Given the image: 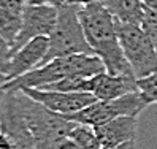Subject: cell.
Wrapping results in <instances>:
<instances>
[{
	"mask_svg": "<svg viewBox=\"0 0 157 149\" xmlns=\"http://www.w3.org/2000/svg\"><path fill=\"white\" fill-rule=\"evenodd\" d=\"M78 14L92 54L103 62L105 71L135 76L119 43L116 17L103 6V3L98 0L90 5L79 6Z\"/></svg>",
	"mask_w": 157,
	"mask_h": 149,
	"instance_id": "obj_1",
	"label": "cell"
},
{
	"mask_svg": "<svg viewBox=\"0 0 157 149\" xmlns=\"http://www.w3.org/2000/svg\"><path fill=\"white\" fill-rule=\"evenodd\" d=\"M105 71V65L94 54H73L67 57H57L40 65L22 76L11 79L5 84L6 92H17L27 87L41 89L67 76H84L92 78Z\"/></svg>",
	"mask_w": 157,
	"mask_h": 149,
	"instance_id": "obj_2",
	"label": "cell"
},
{
	"mask_svg": "<svg viewBox=\"0 0 157 149\" xmlns=\"http://www.w3.org/2000/svg\"><path fill=\"white\" fill-rule=\"evenodd\" d=\"M16 105L24 117L27 128L30 130L36 149H56V146L70 136L75 122L35 101L22 90L11 92Z\"/></svg>",
	"mask_w": 157,
	"mask_h": 149,
	"instance_id": "obj_3",
	"label": "cell"
},
{
	"mask_svg": "<svg viewBox=\"0 0 157 149\" xmlns=\"http://www.w3.org/2000/svg\"><path fill=\"white\" fill-rule=\"evenodd\" d=\"M79 6L62 5L59 6L57 24L49 38V49L43 63L57 57H67L73 54H92V49L86 40L82 24L78 14Z\"/></svg>",
	"mask_w": 157,
	"mask_h": 149,
	"instance_id": "obj_4",
	"label": "cell"
},
{
	"mask_svg": "<svg viewBox=\"0 0 157 149\" xmlns=\"http://www.w3.org/2000/svg\"><path fill=\"white\" fill-rule=\"evenodd\" d=\"M119 43L136 79L157 73V49L141 25L116 19Z\"/></svg>",
	"mask_w": 157,
	"mask_h": 149,
	"instance_id": "obj_5",
	"label": "cell"
},
{
	"mask_svg": "<svg viewBox=\"0 0 157 149\" xmlns=\"http://www.w3.org/2000/svg\"><path fill=\"white\" fill-rule=\"evenodd\" d=\"M149 105L151 103L144 98V95L140 90H136L114 100H97L87 108L81 109L79 113L68 116L67 119L71 120V122L84 124L95 128L116 117H122V116L138 117L141 111L146 109Z\"/></svg>",
	"mask_w": 157,
	"mask_h": 149,
	"instance_id": "obj_6",
	"label": "cell"
},
{
	"mask_svg": "<svg viewBox=\"0 0 157 149\" xmlns=\"http://www.w3.org/2000/svg\"><path fill=\"white\" fill-rule=\"evenodd\" d=\"M59 8L46 3H32L29 2L24 8L22 27L21 32L14 40L11 51H17L29 41L38 38V36H49L57 24Z\"/></svg>",
	"mask_w": 157,
	"mask_h": 149,
	"instance_id": "obj_7",
	"label": "cell"
},
{
	"mask_svg": "<svg viewBox=\"0 0 157 149\" xmlns=\"http://www.w3.org/2000/svg\"><path fill=\"white\" fill-rule=\"evenodd\" d=\"M25 95H29L35 101L41 103L52 113H57L63 117L79 113L94 101H97L92 92H59V90H43L35 87L22 89Z\"/></svg>",
	"mask_w": 157,
	"mask_h": 149,
	"instance_id": "obj_8",
	"label": "cell"
},
{
	"mask_svg": "<svg viewBox=\"0 0 157 149\" xmlns=\"http://www.w3.org/2000/svg\"><path fill=\"white\" fill-rule=\"evenodd\" d=\"M48 49H49V38L48 36H38V38L24 44L17 51H14L10 60H8L6 67L2 71L3 76L6 78V82L43 65Z\"/></svg>",
	"mask_w": 157,
	"mask_h": 149,
	"instance_id": "obj_9",
	"label": "cell"
},
{
	"mask_svg": "<svg viewBox=\"0 0 157 149\" xmlns=\"http://www.w3.org/2000/svg\"><path fill=\"white\" fill-rule=\"evenodd\" d=\"M136 78L127 74H111L101 71L90 78V92L97 100H114L136 92Z\"/></svg>",
	"mask_w": 157,
	"mask_h": 149,
	"instance_id": "obj_10",
	"label": "cell"
},
{
	"mask_svg": "<svg viewBox=\"0 0 157 149\" xmlns=\"http://www.w3.org/2000/svg\"><path fill=\"white\" fill-rule=\"evenodd\" d=\"M138 127V117L122 116L109 122L95 127V133L105 149H116L122 144L135 141Z\"/></svg>",
	"mask_w": 157,
	"mask_h": 149,
	"instance_id": "obj_11",
	"label": "cell"
},
{
	"mask_svg": "<svg viewBox=\"0 0 157 149\" xmlns=\"http://www.w3.org/2000/svg\"><path fill=\"white\" fill-rule=\"evenodd\" d=\"M27 3V0H0V35L11 48L21 32L24 8Z\"/></svg>",
	"mask_w": 157,
	"mask_h": 149,
	"instance_id": "obj_12",
	"label": "cell"
},
{
	"mask_svg": "<svg viewBox=\"0 0 157 149\" xmlns=\"http://www.w3.org/2000/svg\"><path fill=\"white\" fill-rule=\"evenodd\" d=\"M100 2L119 22L135 25H141L147 8L143 0H100Z\"/></svg>",
	"mask_w": 157,
	"mask_h": 149,
	"instance_id": "obj_13",
	"label": "cell"
},
{
	"mask_svg": "<svg viewBox=\"0 0 157 149\" xmlns=\"http://www.w3.org/2000/svg\"><path fill=\"white\" fill-rule=\"evenodd\" d=\"M68 138H71L79 146V149H105L101 146L94 127H89L84 124L75 122V127L71 128Z\"/></svg>",
	"mask_w": 157,
	"mask_h": 149,
	"instance_id": "obj_14",
	"label": "cell"
},
{
	"mask_svg": "<svg viewBox=\"0 0 157 149\" xmlns=\"http://www.w3.org/2000/svg\"><path fill=\"white\" fill-rule=\"evenodd\" d=\"M43 90H59V92H90V78L84 76H67L52 84L41 87Z\"/></svg>",
	"mask_w": 157,
	"mask_h": 149,
	"instance_id": "obj_15",
	"label": "cell"
},
{
	"mask_svg": "<svg viewBox=\"0 0 157 149\" xmlns=\"http://www.w3.org/2000/svg\"><path fill=\"white\" fill-rule=\"evenodd\" d=\"M136 86H138V90L144 95V98L149 103L157 105V73H152L141 79H136Z\"/></svg>",
	"mask_w": 157,
	"mask_h": 149,
	"instance_id": "obj_16",
	"label": "cell"
},
{
	"mask_svg": "<svg viewBox=\"0 0 157 149\" xmlns=\"http://www.w3.org/2000/svg\"><path fill=\"white\" fill-rule=\"evenodd\" d=\"M141 27H143V30L147 33V36L151 38V41L154 43L155 49H157V10L146 8Z\"/></svg>",
	"mask_w": 157,
	"mask_h": 149,
	"instance_id": "obj_17",
	"label": "cell"
},
{
	"mask_svg": "<svg viewBox=\"0 0 157 149\" xmlns=\"http://www.w3.org/2000/svg\"><path fill=\"white\" fill-rule=\"evenodd\" d=\"M11 54H13L11 46L8 44V41L3 38L2 35H0V71H3V68L6 67V63H8V60H10Z\"/></svg>",
	"mask_w": 157,
	"mask_h": 149,
	"instance_id": "obj_18",
	"label": "cell"
},
{
	"mask_svg": "<svg viewBox=\"0 0 157 149\" xmlns=\"http://www.w3.org/2000/svg\"><path fill=\"white\" fill-rule=\"evenodd\" d=\"M56 149H79V146L73 141L71 138H65L56 146Z\"/></svg>",
	"mask_w": 157,
	"mask_h": 149,
	"instance_id": "obj_19",
	"label": "cell"
},
{
	"mask_svg": "<svg viewBox=\"0 0 157 149\" xmlns=\"http://www.w3.org/2000/svg\"><path fill=\"white\" fill-rule=\"evenodd\" d=\"M5 84H6V78L3 76V73L0 71V108H2L5 97H6V90H5Z\"/></svg>",
	"mask_w": 157,
	"mask_h": 149,
	"instance_id": "obj_20",
	"label": "cell"
},
{
	"mask_svg": "<svg viewBox=\"0 0 157 149\" xmlns=\"http://www.w3.org/2000/svg\"><path fill=\"white\" fill-rule=\"evenodd\" d=\"M0 149H14L11 139L8 138L3 132H0Z\"/></svg>",
	"mask_w": 157,
	"mask_h": 149,
	"instance_id": "obj_21",
	"label": "cell"
},
{
	"mask_svg": "<svg viewBox=\"0 0 157 149\" xmlns=\"http://www.w3.org/2000/svg\"><path fill=\"white\" fill-rule=\"evenodd\" d=\"M32 3H46V5H52V6H62L67 3V0H30Z\"/></svg>",
	"mask_w": 157,
	"mask_h": 149,
	"instance_id": "obj_22",
	"label": "cell"
},
{
	"mask_svg": "<svg viewBox=\"0 0 157 149\" xmlns=\"http://www.w3.org/2000/svg\"><path fill=\"white\" fill-rule=\"evenodd\" d=\"M94 2H98V0H67L68 5H75V6H86Z\"/></svg>",
	"mask_w": 157,
	"mask_h": 149,
	"instance_id": "obj_23",
	"label": "cell"
},
{
	"mask_svg": "<svg viewBox=\"0 0 157 149\" xmlns=\"http://www.w3.org/2000/svg\"><path fill=\"white\" fill-rule=\"evenodd\" d=\"M143 3L151 10H157V0H143Z\"/></svg>",
	"mask_w": 157,
	"mask_h": 149,
	"instance_id": "obj_24",
	"label": "cell"
},
{
	"mask_svg": "<svg viewBox=\"0 0 157 149\" xmlns=\"http://www.w3.org/2000/svg\"><path fill=\"white\" fill-rule=\"evenodd\" d=\"M133 144H135V141L127 143V144H122V146H119V147H116V149H132V147H133Z\"/></svg>",
	"mask_w": 157,
	"mask_h": 149,
	"instance_id": "obj_25",
	"label": "cell"
},
{
	"mask_svg": "<svg viewBox=\"0 0 157 149\" xmlns=\"http://www.w3.org/2000/svg\"><path fill=\"white\" fill-rule=\"evenodd\" d=\"M132 149H136V143H135V144H133V147H132Z\"/></svg>",
	"mask_w": 157,
	"mask_h": 149,
	"instance_id": "obj_26",
	"label": "cell"
},
{
	"mask_svg": "<svg viewBox=\"0 0 157 149\" xmlns=\"http://www.w3.org/2000/svg\"><path fill=\"white\" fill-rule=\"evenodd\" d=\"M27 2H30V0H27Z\"/></svg>",
	"mask_w": 157,
	"mask_h": 149,
	"instance_id": "obj_27",
	"label": "cell"
}]
</instances>
